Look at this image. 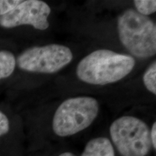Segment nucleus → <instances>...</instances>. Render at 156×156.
I'll use <instances>...</instances> for the list:
<instances>
[{"instance_id":"20e7f679","label":"nucleus","mask_w":156,"mask_h":156,"mask_svg":"<svg viewBox=\"0 0 156 156\" xmlns=\"http://www.w3.org/2000/svg\"><path fill=\"white\" fill-rule=\"evenodd\" d=\"M110 135L122 156H146L152 146L150 129L134 116L119 117L110 126Z\"/></svg>"},{"instance_id":"9d476101","label":"nucleus","mask_w":156,"mask_h":156,"mask_svg":"<svg viewBox=\"0 0 156 156\" xmlns=\"http://www.w3.org/2000/svg\"><path fill=\"white\" fill-rule=\"evenodd\" d=\"M135 10L145 16L153 14L156 11V1L155 0H135L134 1Z\"/></svg>"},{"instance_id":"39448f33","label":"nucleus","mask_w":156,"mask_h":156,"mask_svg":"<svg viewBox=\"0 0 156 156\" xmlns=\"http://www.w3.org/2000/svg\"><path fill=\"white\" fill-rule=\"evenodd\" d=\"M71 49L60 44L29 48L20 54L16 63L20 69L35 73L53 74L73 61Z\"/></svg>"},{"instance_id":"0eeeda50","label":"nucleus","mask_w":156,"mask_h":156,"mask_svg":"<svg viewBox=\"0 0 156 156\" xmlns=\"http://www.w3.org/2000/svg\"><path fill=\"white\" fill-rule=\"evenodd\" d=\"M81 156H115V153L108 138L97 137L87 142Z\"/></svg>"},{"instance_id":"f8f14e48","label":"nucleus","mask_w":156,"mask_h":156,"mask_svg":"<svg viewBox=\"0 0 156 156\" xmlns=\"http://www.w3.org/2000/svg\"><path fill=\"white\" fill-rule=\"evenodd\" d=\"M9 130V122L7 116L0 111V137Z\"/></svg>"},{"instance_id":"4468645a","label":"nucleus","mask_w":156,"mask_h":156,"mask_svg":"<svg viewBox=\"0 0 156 156\" xmlns=\"http://www.w3.org/2000/svg\"><path fill=\"white\" fill-rule=\"evenodd\" d=\"M58 156H75V155H74L73 153H69V152H66V153H63L60 154Z\"/></svg>"},{"instance_id":"9b49d317","label":"nucleus","mask_w":156,"mask_h":156,"mask_svg":"<svg viewBox=\"0 0 156 156\" xmlns=\"http://www.w3.org/2000/svg\"><path fill=\"white\" fill-rule=\"evenodd\" d=\"M21 2L20 0H0V16L7 14L20 4Z\"/></svg>"},{"instance_id":"7ed1b4c3","label":"nucleus","mask_w":156,"mask_h":156,"mask_svg":"<svg viewBox=\"0 0 156 156\" xmlns=\"http://www.w3.org/2000/svg\"><path fill=\"white\" fill-rule=\"evenodd\" d=\"M99 103L89 96L70 98L56 109L53 118V130L60 136L74 135L91 125L99 112Z\"/></svg>"},{"instance_id":"f257e3e1","label":"nucleus","mask_w":156,"mask_h":156,"mask_svg":"<svg viewBox=\"0 0 156 156\" xmlns=\"http://www.w3.org/2000/svg\"><path fill=\"white\" fill-rule=\"evenodd\" d=\"M134 66L135 59L133 56L112 50L98 49L79 62L76 75L84 83L104 85L116 83L126 77Z\"/></svg>"},{"instance_id":"423d86ee","label":"nucleus","mask_w":156,"mask_h":156,"mask_svg":"<svg viewBox=\"0 0 156 156\" xmlns=\"http://www.w3.org/2000/svg\"><path fill=\"white\" fill-rule=\"evenodd\" d=\"M51 14L49 5L40 0L22 1L20 4L5 15L0 16V26L13 28L29 25L40 30L49 27L48 17Z\"/></svg>"},{"instance_id":"f03ea898","label":"nucleus","mask_w":156,"mask_h":156,"mask_svg":"<svg viewBox=\"0 0 156 156\" xmlns=\"http://www.w3.org/2000/svg\"><path fill=\"white\" fill-rule=\"evenodd\" d=\"M119 38L132 55L147 58L156 53V26L148 16L127 9L117 20Z\"/></svg>"},{"instance_id":"ddd939ff","label":"nucleus","mask_w":156,"mask_h":156,"mask_svg":"<svg viewBox=\"0 0 156 156\" xmlns=\"http://www.w3.org/2000/svg\"><path fill=\"white\" fill-rule=\"evenodd\" d=\"M155 133H156V124L155 122L153 123V126H152L151 130L150 131V134H151V140L152 146L155 150L156 148V139H155Z\"/></svg>"},{"instance_id":"6e6552de","label":"nucleus","mask_w":156,"mask_h":156,"mask_svg":"<svg viewBox=\"0 0 156 156\" xmlns=\"http://www.w3.org/2000/svg\"><path fill=\"white\" fill-rule=\"evenodd\" d=\"M15 66L14 54L7 50L0 51V80L9 77L14 72Z\"/></svg>"},{"instance_id":"1a4fd4ad","label":"nucleus","mask_w":156,"mask_h":156,"mask_svg":"<svg viewBox=\"0 0 156 156\" xmlns=\"http://www.w3.org/2000/svg\"><path fill=\"white\" fill-rule=\"evenodd\" d=\"M143 83L148 91L156 94V62L152 63L143 75Z\"/></svg>"}]
</instances>
